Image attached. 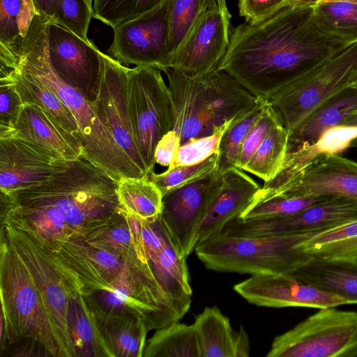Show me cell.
Instances as JSON below:
<instances>
[{
	"label": "cell",
	"instance_id": "cell-1",
	"mask_svg": "<svg viewBox=\"0 0 357 357\" xmlns=\"http://www.w3.org/2000/svg\"><path fill=\"white\" fill-rule=\"evenodd\" d=\"M344 46L319 30L313 6L290 3L261 22L233 29L218 70L266 99Z\"/></svg>",
	"mask_w": 357,
	"mask_h": 357
},
{
	"label": "cell",
	"instance_id": "cell-2",
	"mask_svg": "<svg viewBox=\"0 0 357 357\" xmlns=\"http://www.w3.org/2000/svg\"><path fill=\"white\" fill-rule=\"evenodd\" d=\"M49 19L36 15L20 45L6 54L4 71L20 68L50 86L73 115L79 130L84 157L116 181L122 177L149 176L118 146L98 116L93 102L61 80L48 57L47 25Z\"/></svg>",
	"mask_w": 357,
	"mask_h": 357
},
{
	"label": "cell",
	"instance_id": "cell-3",
	"mask_svg": "<svg viewBox=\"0 0 357 357\" xmlns=\"http://www.w3.org/2000/svg\"><path fill=\"white\" fill-rule=\"evenodd\" d=\"M13 203H42L56 208L82 234L88 224L108 217L120 206L117 181L84 156L45 183L1 192Z\"/></svg>",
	"mask_w": 357,
	"mask_h": 357
},
{
	"label": "cell",
	"instance_id": "cell-4",
	"mask_svg": "<svg viewBox=\"0 0 357 357\" xmlns=\"http://www.w3.org/2000/svg\"><path fill=\"white\" fill-rule=\"evenodd\" d=\"M0 346L31 340L50 356L65 357L33 278L17 251L1 233Z\"/></svg>",
	"mask_w": 357,
	"mask_h": 357
},
{
	"label": "cell",
	"instance_id": "cell-5",
	"mask_svg": "<svg viewBox=\"0 0 357 357\" xmlns=\"http://www.w3.org/2000/svg\"><path fill=\"white\" fill-rule=\"evenodd\" d=\"M319 231L256 236L220 234L197 244L195 251L208 270L250 275H290L310 257L301 243Z\"/></svg>",
	"mask_w": 357,
	"mask_h": 357
},
{
	"label": "cell",
	"instance_id": "cell-6",
	"mask_svg": "<svg viewBox=\"0 0 357 357\" xmlns=\"http://www.w3.org/2000/svg\"><path fill=\"white\" fill-rule=\"evenodd\" d=\"M356 75L357 42L335 52L266 100L291 132L317 108L350 87Z\"/></svg>",
	"mask_w": 357,
	"mask_h": 357
},
{
	"label": "cell",
	"instance_id": "cell-7",
	"mask_svg": "<svg viewBox=\"0 0 357 357\" xmlns=\"http://www.w3.org/2000/svg\"><path fill=\"white\" fill-rule=\"evenodd\" d=\"M1 233L27 266L43 299L65 357H76L68 326L69 301L79 294L50 251L19 222L1 218Z\"/></svg>",
	"mask_w": 357,
	"mask_h": 357
},
{
	"label": "cell",
	"instance_id": "cell-8",
	"mask_svg": "<svg viewBox=\"0 0 357 357\" xmlns=\"http://www.w3.org/2000/svg\"><path fill=\"white\" fill-rule=\"evenodd\" d=\"M127 90L135 143L150 174L154 172L156 144L174 126L171 92L161 70L146 66L128 68Z\"/></svg>",
	"mask_w": 357,
	"mask_h": 357
},
{
	"label": "cell",
	"instance_id": "cell-9",
	"mask_svg": "<svg viewBox=\"0 0 357 357\" xmlns=\"http://www.w3.org/2000/svg\"><path fill=\"white\" fill-rule=\"evenodd\" d=\"M267 357H357V312L319 311L276 336Z\"/></svg>",
	"mask_w": 357,
	"mask_h": 357
},
{
	"label": "cell",
	"instance_id": "cell-10",
	"mask_svg": "<svg viewBox=\"0 0 357 357\" xmlns=\"http://www.w3.org/2000/svg\"><path fill=\"white\" fill-rule=\"evenodd\" d=\"M100 307L141 319L148 331L158 330L183 317L160 287L149 262L131 260L107 291L96 293Z\"/></svg>",
	"mask_w": 357,
	"mask_h": 357
},
{
	"label": "cell",
	"instance_id": "cell-11",
	"mask_svg": "<svg viewBox=\"0 0 357 357\" xmlns=\"http://www.w3.org/2000/svg\"><path fill=\"white\" fill-rule=\"evenodd\" d=\"M47 53L59 78L76 89L88 100L97 98L102 71V52L62 24L49 19Z\"/></svg>",
	"mask_w": 357,
	"mask_h": 357
},
{
	"label": "cell",
	"instance_id": "cell-12",
	"mask_svg": "<svg viewBox=\"0 0 357 357\" xmlns=\"http://www.w3.org/2000/svg\"><path fill=\"white\" fill-rule=\"evenodd\" d=\"M167 0L156 8L113 28L108 54L126 66L169 68Z\"/></svg>",
	"mask_w": 357,
	"mask_h": 357
},
{
	"label": "cell",
	"instance_id": "cell-13",
	"mask_svg": "<svg viewBox=\"0 0 357 357\" xmlns=\"http://www.w3.org/2000/svg\"><path fill=\"white\" fill-rule=\"evenodd\" d=\"M231 18L227 6L202 13L172 56L169 68L192 79L218 70L229 46Z\"/></svg>",
	"mask_w": 357,
	"mask_h": 357
},
{
	"label": "cell",
	"instance_id": "cell-14",
	"mask_svg": "<svg viewBox=\"0 0 357 357\" xmlns=\"http://www.w3.org/2000/svg\"><path fill=\"white\" fill-rule=\"evenodd\" d=\"M43 245L83 296L109 290L128 264L138 258L124 259L79 238Z\"/></svg>",
	"mask_w": 357,
	"mask_h": 357
},
{
	"label": "cell",
	"instance_id": "cell-15",
	"mask_svg": "<svg viewBox=\"0 0 357 357\" xmlns=\"http://www.w3.org/2000/svg\"><path fill=\"white\" fill-rule=\"evenodd\" d=\"M357 219V201L329 197L303 211L285 217L229 222L221 234L256 236L322 231Z\"/></svg>",
	"mask_w": 357,
	"mask_h": 357
},
{
	"label": "cell",
	"instance_id": "cell-16",
	"mask_svg": "<svg viewBox=\"0 0 357 357\" xmlns=\"http://www.w3.org/2000/svg\"><path fill=\"white\" fill-rule=\"evenodd\" d=\"M221 176L214 171L204 178L166 193L160 218L179 252L195 251V235L216 194Z\"/></svg>",
	"mask_w": 357,
	"mask_h": 357
},
{
	"label": "cell",
	"instance_id": "cell-17",
	"mask_svg": "<svg viewBox=\"0 0 357 357\" xmlns=\"http://www.w3.org/2000/svg\"><path fill=\"white\" fill-rule=\"evenodd\" d=\"M275 196L337 197L357 201V162L337 154H319L259 201Z\"/></svg>",
	"mask_w": 357,
	"mask_h": 357
},
{
	"label": "cell",
	"instance_id": "cell-18",
	"mask_svg": "<svg viewBox=\"0 0 357 357\" xmlns=\"http://www.w3.org/2000/svg\"><path fill=\"white\" fill-rule=\"evenodd\" d=\"M102 61L98 93L93 105L118 146L149 175L135 143L128 110V68L103 52Z\"/></svg>",
	"mask_w": 357,
	"mask_h": 357
},
{
	"label": "cell",
	"instance_id": "cell-19",
	"mask_svg": "<svg viewBox=\"0 0 357 357\" xmlns=\"http://www.w3.org/2000/svg\"><path fill=\"white\" fill-rule=\"evenodd\" d=\"M71 162L18 137L0 139V192L48 181Z\"/></svg>",
	"mask_w": 357,
	"mask_h": 357
},
{
	"label": "cell",
	"instance_id": "cell-20",
	"mask_svg": "<svg viewBox=\"0 0 357 357\" xmlns=\"http://www.w3.org/2000/svg\"><path fill=\"white\" fill-rule=\"evenodd\" d=\"M234 289L248 303L263 307L321 309L347 304L339 296L286 274L252 275Z\"/></svg>",
	"mask_w": 357,
	"mask_h": 357
},
{
	"label": "cell",
	"instance_id": "cell-21",
	"mask_svg": "<svg viewBox=\"0 0 357 357\" xmlns=\"http://www.w3.org/2000/svg\"><path fill=\"white\" fill-rule=\"evenodd\" d=\"M261 188L240 168L232 167L224 172L219 188L197 229L195 246L220 235L229 222L238 217L255 201Z\"/></svg>",
	"mask_w": 357,
	"mask_h": 357
},
{
	"label": "cell",
	"instance_id": "cell-22",
	"mask_svg": "<svg viewBox=\"0 0 357 357\" xmlns=\"http://www.w3.org/2000/svg\"><path fill=\"white\" fill-rule=\"evenodd\" d=\"M165 73L174 108L173 130L180 135L181 145L216 132L218 129L215 130L213 125L203 78H190L173 68L167 69Z\"/></svg>",
	"mask_w": 357,
	"mask_h": 357
},
{
	"label": "cell",
	"instance_id": "cell-23",
	"mask_svg": "<svg viewBox=\"0 0 357 357\" xmlns=\"http://www.w3.org/2000/svg\"><path fill=\"white\" fill-rule=\"evenodd\" d=\"M13 136L31 142L66 160H75L84 155L81 140L33 103L23 104L10 137Z\"/></svg>",
	"mask_w": 357,
	"mask_h": 357
},
{
	"label": "cell",
	"instance_id": "cell-24",
	"mask_svg": "<svg viewBox=\"0 0 357 357\" xmlns=\"http://www.w3.org/2000/svg\"><path fill=\"white\" fill-rule=\"evenodd\" d=\"M357 109V89L348 87L322 104L289 132L288 153L314 145L329 129L342 126Z\"/></svg>",
	"mask_w": 357,
	"mask_h": 357
},
{
	"label": "cell",
	"instance_id": "cell-25",
	"mask_svg": "<svg viewBox=\"0 0 357 357\" xmlns=\"http://www.w3.org/2000/svg\"><path fill=\"white\" fill-rule=\"evenodd\" d=\"M1 218L15 220L43 245L76 238L81 234L71 227L54 206L46 204L13 203L1 195Z\"/></svg>",
	"mask_w": 357,
	"mask_h": 357
},
{
	"label": "cell",
	"instance_id": "cell-26",
	"mask_svg": "<svg viewBox=\"0 0 357 357\" xmlns=\"http://www.w3.org/2000/svg\"><path fill=\"white\" fill-rule=\"evenodd\" d=\"M193 325L197 332L201 357H248L250 341L244 327L232 328L229 319L216 306L206 307Z\"/></svg>",
	"mask_w": 357,
	"mask_h": 357
},
{
	"label": "cell",
	"instance_id": "cell-27",
	"mask_svg": "<svg viewBox=\"0 0 357 357\" xmlns=\"http://www.w3.org/2000/svg\"><path fill=\"white\" fill-rule=\"evenodd\" d=\"M202 78L215 130L228 121L244 117L265 100L255 96L225 70H214Z\"/></svg>",
	"mask_w": 357,
	"mask_h": 357
},
{
	"label": "cell",
	"instance_id": "cell-28",
	"mask_svg": "<svg viewBox=\"0 0 357 357\" xmlns=\"http://www.w3.org/2000/svg\"><path fill=\"white\" fill-rule=\"evenodd\" d=\"M147 261L160 287L183 317L191 305L192 291L186 257L179 252L168 230L163 245Z\"/></svg>",
	"mask_w": 357,
	"mask_h": 357
},
{
	"label": "cell",
	"instance_id": "cell-29",
	"mask_svg": "<svg viewBox=\"0 0 357 357\" xmlns=\"http://www.w3.org/2000/svg\"><path fill=\"white\" fill-rule=\"evenodd\" d=\"M84 296L93 309L102 335L114 356H143L149 332L144 322L132 314L105 310L99 305L93 294Z\"/></svg>",
	"mask_w": 357,
	"mask_h": 357
},
{
	"label": "cell",
	"instance_id": "cell-30",
	"mask_svg": "<svg viewBox=\"0 0 357 357\" xmlns=\"http://www.w3.org/2000/svg\"><path fill=\"white\" fill-rule=\"evenodd\" d=\"M289 275L357 303V264L310 256Z\"/></svg>",
	"mask_w": 357,
	"mask_h": 357
},
{
	"label": "cell",
	"instance_id": "cell-31",
	"mask_svg": "<svg viewBox=\"0 0 357 357\" xmlns=\"http://www.w3.org/2000/svg\"><path fill=\"white\" fill-rule=\"evenodd\" d=\"M68 326L76 357H115L84 296L70 299Z\"/></svg>",
	"mask_w": 357,
	"mask_h": 357
},
{
	"label": "cell",
	"instance_id": "cell-32",
	"mask_svg": "<svg viewBox=\"0 0 357 357\" xmlns=\"http://www.w3.org/2000/svg\"><path fill=\"white\" fill-rule=\"evenodd\" d=\"M9 75L13 79L23 103L38 105L63 128L80 139L73 115L50 86L20 68L0 72V75Z\"/></svg>",
	"mask_w": 357,
	"mask_h": 357
},
{
	"label": "cell",
	"instance_id": "cell-33",
	"mask_svg": "<svg viewBox=\"0 0 357 357\" xmlns=\"http://www.w3.org/2000/svg\"><path fill=\"white\" fill-rule=\"evenodd\" d=\"M78 238L124 259L138 257L121 206L111 215L84 227Z\"/></svg>",
	"mask_w": 357,
	"mask_h": 357
},
{
	"label": "cell",
	"instance_id": "cell-34",
	"mask_svg": "<svg viewBox=\"0 0 357 357\" xmlns=\"http://www.w3.org/2000/svg\"><path fill=\"white\" fill-rule=\"evenodd\" d=\"M300 246L310 256L357 264V219L319 231Z\"/></svg>",
	"mask_w": 357,
	"mask_h": 357
},
{
	"label": "cell",
	"instance_id": "cell-35",
	"mask_svg": "<svg viewBox=\"0 0 357 357\" xmlns=\"http://www.w3.org/2000/svg\"><path fill=\"white\" fill-rule=\"evenodd\" d=\"M313 19L324 35L345 45L357 42V3L321 0L313 6Z\"/></svg>",
	"mask_w": 357,
	"mask_h": 357
},
{
	"label": "cell",
	"instance_id": "cell-36",
	"mask_svg": "<svg viewBox=\"0 0 357 357\" xmlns=\"http://www.w3.org/2000/svg\"><path fill=\"white\" fill-rule=\"evenodd\" d=\"M117 195L120 206L141 220L153 222L161 214L163 196L149 175L121 178L117 181Z\"/></svg>",
	"mask_w": 357,
	"mask_h": 357
},
{
	"label": "cell",
	"instance_id": "cell-37",
	"mask_svg": "<svg viewBox=\"0 0 357 357\" xmlns=\"http://www.w3.org/2000/svg\"><path fill=\"white\" fill-rule=\"evenodd\" d=\"M145 357H201L197 332L192 324L178 321L156 330L147 341Z\"/></svg>",
	"mask_w": 357,
	"mask_h": 357
},
{
	"label": "cell",
	"instance_id": "cell-38",
	"mask_svg": "<svg viewBox=\"0 0 357 357\" xmlns=\"http://www.w3.org/2000/svg\"><path fill=\"white\" fill-rule=\"evenodd\" d=\"M289 132L280 124L260 144L243 170L259 177L264 183L278 173L286 156Z\"/></svg>",
	"mask_w": 357,
	"mask_h": 357
},
{
	"label": "cell",
	"instance_id": "cell-39",
	"mask_svg": "<svg viewBox=\"0 0 357 357\" xmlns=\"http://www.w3.org/2000/svg\"><path fill=\"white\" fill-rule=\"evenodd\" d=\"M38 13L89 40L92 7L86 0H33Z\"/></svg>",
	"mask_w": 357,
	"mask_h": 357
},
{
	"label": "cell",
	"instance_id": "cell-40",
	"mask_svg": "<svg viewBox=\"0 0 357 357\" xmlns=\"http://www.w3.org/2000/svg\"><path fill=\"white\" fill-rule=\"evenodd\" d=\"M168 48L171 58L199 17L217 0H167ZM171 61V60H170Z\"/></svg>",
	"mask_w": 357,
	"mask_h": 357
},
{
	"label": "cell",
	"instance_id": "cell-41",
	"mask_svg": "<svg viewBox=\"0 0 357 357\" xmlns=\"http://www.w3.org/2000/svg\"><path fill=\"white\" fill-rule=\"evenodd\" d=\"M37 15L22 0H0V52L20 45Z\"/></svg>",
	"mask_w": 357,
	"mask_h": 357
},
{
	"label": "cell",
	"instance_id": "cell-42",
	"mask_svg": "<svg viewBox=\"0 0 357 357\" xmlns=\"http://www.w3.org/2000/svg\"><path fill=\"white\" fill-rule=\"evenodd\" d=\"M264 100L244 117L234 120L224 132L219 147L218 164L216 172L219 175L232 167H236L242 144L252 126L259 119Z\"/></svg>",
	"mask_w": 357,
	"mask_h": 357
},
{
	"label": "cell",
	"instance_id": "cell-43",
	"mask_svg": "<svg viewBox=\"0 0 357 357\" xmlns=\"http://www.w3.org/2000/svg\"><path fill=\"white\" fill-rule=\"evenodd\" d=\"M329 197H332L275 196L252 203L238 218L252 220L289 216Z\"/></svg>",
	"mask_w": 357,
	"mask_h": 357
},
{
	"label": "cell",
	"instance_id": "cell-44",
	"mask_svg": "<svg viewBox=\"0 0 357 357\" xmlns=\"http://www.w3.org/2000/svg\"><path fill=\"white\" fill-rule=\"evenodd\" d=\"M166 0H93L92 18L112 29L162 5Z\"/></svg>",
	"mask_w": 357,
	"mask_h": 357
},
{
	"label": "cell",
	"instance_id": "cell-45",
	"mask_svg": "<svg viewBox=\"0 0 357 357\" xmlns=\"http://www.w3.org/2000/svg\"><path fill=\"white\" fill-rule=\"evenodd\" d=\"M218 164V153H215L199 163L167 168L160 174L153 172L149 174V178L163 196L169 191L204 178L217 170Z\"/></svg>",
	"mask_w": 357,
	"mask_h": 357
},
{
	"label": "cell",
	"instance_id": "cell-46",
	"mask_svg": "<svg viewBox=\"0 0 357 357\" xmlns=\"http://www.w3.org/2000/svg\"><path fill=\"white\" fill-rule=\"evenodd\" d=\"M282 122L278 112L266 100L259 119L250 128L242 144L236 167L243 170L262 142Z\"/></svg>",
	"mask_w": 357,
	"mask_h": 357
},
{
	"label": "cell",
	"instance_id": "cell-47",
	"mask_svg": "<svg viewBox=\"0 0 357 357\" xmlns=\"http://www.w3.org/2000/svg\"><path fill=\"white\" fill-rule=\"evenodd\" d=\"M232 121L234 120L225 122L216 132L210 135L192 139L182 144L172 165L168 168L199 163L212 155L218 153L222 137Z\"/></svg>",
	"mask_w": 357,
	"mask_h": 357
},
{
	"label": "cell",
	"instance_id": "cell-48",
	"mask_svg": "<svg viewBox=\"0 0 357 357\" xmlns=\"http://www.w3.org/2000/svg\"><path fill=\"white\" fill-rule=\"evenodd\" d=\"M23 104L11 76L0 75V139L13 134Z\"/></svg>",
	"mask_w": 357,
	"mask_h": 357
},
{
	"label": "cell",
	"instance_id": "cell-49",
	"mask_svg": "<svg viewBox=\"0 0 357 357\" xmlns=\"http://www.w3.org/2000/svg\"><path fill=\"white\" fill-rule=\"evenodd\" d=\"M291 0H238L239 15L245 22H261L291 3Z\"/></svg>",
	"mask_w": 357,
	"mask_h": 357
},
{
	"label": "cell",
	"instance_id": "cell-50",
	"mask_svg": "<svg viewBox=\"0 0 357 357\" xmlns=\"http://www.w3.org/2000/svg\"><path fill=\"white\" fill-rule=\"evenodd\" d=\"M181 146V137L176 131L172 130L165 134L155 146V164L167 167L171 166Z\"/></svg>",
	"mask_w": 357,
	"mask_h": 357
},
{
	"label": "cell",
	"instance_id": "cell-51",
	"mask_svg": "<svg viewBox=\"0 0 357 357\" xmlns=\"http://www.w3.org/2000/svg\"><path fill=\"white\" fill-rule=\"evenodd\" d=\"M320 0H291V3L296 6H311L316 4Z\"/></svg>",
	"mask_w": 357,
	"mask_h": 357
},
{
	"label": "cell",
	"instance_id": "cell-52",
	"mask_svg": "<svg viewBox=\"0 0 357 357\" xmlns=\"http://www.w3.org/2000/svg\"><path fill=\"white\" fill-rule=\"evenodd\" d=\"M350 87L357 89V75H356L353 82L351 83Z\"/></svg>",
	"mask_w": 357,
	"mask_h": 357
},
{
	"label": "cell",
	"instance_id": "cell-53",
	"mask_svg": "<svg viewBox=\"0 0 357 357\" xmlns=\"http://www.w3.org/2000/svg\"><path fill=\"white\" fill-rule=\"evenodd\" d=\"M218 4L220 6H227L226 0H217Z\"/></svg>",
	"mask_w": 357,
	"mask_h": 357
},
{
	"label": "cell",
	"instance_id": "cell-54",
	"mask_svg": "<svg viewBox=\"0 0 357 357\" xmlns=\"http://www.w3.org/2000/svg\"><path fill=\"white\" fill-rule=\"evenodd\" d=\"M350 146H353V147H357V137L355 138L352 142L351 143V145Z\"/></svg>",
	"mask_w": 357,
	"mask_h": 357
},
{
	"label": "cell",
	"instance_id": "cell-55",
	"mask_svg": "<svg viewBox=\"0 0 357 357\" xmlns=\"http://www.w3.org/2000/svg\"><path fill=\"white\" fill-rule=\"evenodd\" d=\"M353 117L355 121L357 123V109H356L353 112Z\"/></svg>",
	"mask_w": 357,
	"mask_h": 357
},
{
	"label": "cell",
	"instance_id": "cell-56",
	"mask_svg": "<svg viewBox=\"0 0 357 357\" xmlns=\"http://www.w3.org/2000/svg\"><path fill=\"white\" fill-rule=\"evenodd\" d=\"M86 1L92 7L93 0H86Z\"/></svg>",
	"mask_w": 357,
	"mask_h": 357
},
{
	"label": "cell",
	"instance_id": "cell-57",
	"mask_svg": "<svg viewBox=\"0 0 357 357\" xmlns=\"http://www.w3.org/2000/svg\"><path fill=\"white\" fill-rule=\"evenodd\" d=\"M342 1H351V2L357 3V0H342Z\"/></svg>",
	"mask_w": 357,
	"mask_h": 357
}]
</instances>
